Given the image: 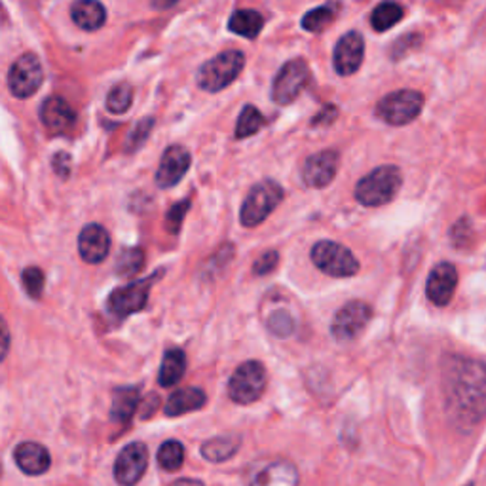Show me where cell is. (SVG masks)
I'll list each match as a JSON object with an SVG mask.
<instances>
[{"label":"cell","mask_w":486,"mask_h":486,"mask_svg":"<svg viewBox=\"0 0 486 486\" xmlns=\"http://www.w3.org/2000/svg\"><path fill=\"white\" fill-rule=\"evenodd\" d=\"M160 277L161 270H158L154 275L143 277V280H137L133 284L114 289L107 298L109 314L117 319H126L135 312H141L147 306L152 285L160 280Z\"/></svg>","instance_id":"8992f818"},{"label":"cell","mask_w":486,"mask_h":486,"mask_svg":"<svg viewBox=\"0 0 486 486\" xmlns=\"http://www.w3.org/2000/svg\"><path fill=\"white\" fill-rule=\"evenodd\" d=\"M340 164L336 150H321L312 154L303 168V181L310 189H326L333 182Z\"/></svg>","instance_id":"4fadbf2b"},{"label":"cell","mask_w":486,"mask_h":486,"mask_svg":"<svg viewBox=\"0 0 486 486\" xmlns=\"http://www.w3.org/2000/svg\"><path fill=\"white\" fill-rule=\"evenodd\" d=\"M243 67H245V56L242 52L238 50L221 52L219 56L205 61L200 67L198 86L205 91L217 94V91L224 89L238 78V75L243 71Z\"/></svg>","instance_id":"3957f363"},{"label":"cell","mask_w":486,"mask_h":486,"mask_svg":"<svg viewBox=\"0 0 486 486\" xmlns=\"http://www.w3.org/2000/svg\"><path fill=\"white\" fill-rule=\"evenodd\" d=\"M137 405H139V386H124L114 389L112 408H110L112 422L128 424L133 419Z\"/></svg>","instance_id":"603a6c76"},{"label":"cell","mask_w":486,"mask_h":486,"mask_svg":"<svg viewBox=\"0 0 486 486\" xmlns=\"http://www.w3.org/2000/svg\"><path fill=\"white\" fill-rule=\"evenodd\" d=\"M403 16H405L403 6L396 3H382L373 10V14H370V26H373L377 33H386L388 29L396 27L403 19Z\"/></svg>","instance_id":"4316f807"},{"label":"cell","mask_w":486,"mask_h":486,"mask_svg":"<svg viewBox=\"0 0 486 486\" xmlns=\"http://www.w3.org/2000/svg\"><path fill=\"white\" fill-rule=\"evenodd\" d=\"M21 282H23V287H26V291H27V295L31 298L38 300L42 296L46 277H44V272L38 266H29V268L23 270Z\"/></svg>","instance_id":"836d02e7"},{"label":"cell","mask_w":486,"mask_h":486,"mask_svg":"<svg viewBox=\"0 0 486 486\" xmlns=\"http://www.w3.org/2000/svg\"><path fill=\"white\" fill-rule=\"evenodd\" d=\"M373 310L363 300H352V303L344 305L333 319L331 333L338 342H352L359 336V333L368 326Z\"/></svg>","instance_id":"8fae6325"},{"label":"cell","mask_w":486,"mask_h":486,"mask_svg":"<svg viewBox=\"0 0 486 486\" xmlns=\"http://www.w3.org/2000/svg\"><path fill=\"white\" fill-rule=\"evenodd\" d=\"M242 445V437L234 433H226L210 439L202 445V456L207 461H213V464H221V461H226L233 458Z\"/></svg>","instance_id":"7402d4cb"},{"label":"cell","mask_w":486,"mask_h":486,"mask_svg":"<svg viewBox=\"0 0 486 486\" xmlns=\"http://www.w3.org/2000/svg\"><path fill=\"white\" fill-rule=\"evenodd\" d=\"M145 268V253L141 247H126L119 253L117 272L124 277L135 275Z\"/></svg>","instance_id":"f1b7e54d"},{"label":"cell","mask_w":486,"mask_h":486,"mask_svg":"<svg viewBox=\"0 0 486 486\" xmlns=\"http://www.w3.org/2000/svg\"><path fill=\"white\" fill-rule=\"evenodd\" d=\"M282 202H284V189L275 181L266 179L263 182H257L249 191L242 205L240 222L245 228L259 226L270 217V213H274L275 207Z\"/></svg>","instance_id":"277c9868"},{"label":"cell","mask_w":486,"mask_h":486,"mask_svg":"<svg viewBox=\"0 0 486 486\" xmlns=\"http://www.w3.org/2000/svg\"><path fill=\"white\" fill-rule=\"evenodd\" d=\"M403 175L398 166H380L365 175L356 187V198L365 207H380L398 196Z\"/></svg>","instance_id":"7a4b0ae2"},{"label":"cell","mask_w":486,"mask_h":486,"mask_svg":"<svg viewBox=\"0 0 486 486\" xmlns=\"http://www.w3.org/2000/svg\"><path fill=\"white\" fill-rule=\"evenodd\" d=\"M44 82V71L40 59L27 52L19 56L8 71V88L17 99H27L36 94V89Z\"/></svg>","instance_id":"30bf717a"},{"label":"cell","mask_w":486,"mask_h":486,"mask_svg":"<svg viewBox=\"0 0 486 486\" xmlns=\"http://www.w3.org/2000/svg\"><path fill=\"white\" fill-rule=\"evenodd\" d=\"M312 261L323 274L333 277H352L359 272V263L354 253L331 240L317 242L312 247Z\"/></svg>","instance_id":"ba28073f"},{"label":"cell","mask_w":486,"mask_h":486,"mask_svg":"<svg viewBox=\"0 0 486 486\" xmlns=\"http://www.w3.org/2000/svg\"><path fill=\"white\" fill-rule=\"evenodd\" d=\"M336 114H338L336 107H335V105H327L326 109H323V112H321V114H317V117L314 119L312 126H323V124H331V120H335V119H336Z\"/></svg>","instance_id":"ab89813d"},{"label":"cell","mask_w":486,"mask_h":486,"mask_svg":"<svg viewBox=\"0 0 486 486\" xmlns=\"http://www.w3.org/2000/svg\"><path fill=\"white\" fill-rule=\"evenodd\" d=\"M40 122L54 135H65L77 124V112L63 98L52 96L40 107Z\"/></svg>","instance_id":"e0dca14e"},{"label":"cell","mask_w":486,"mask_h":486,"mask_svg":"<svg viewBox=\"0 0 486 486\" xmlns=\"http://www.w3.org/2000/svg\"><path fill=\"white\" fill-rule=\"evenodd\" d=\"M441 386L450 422L460 431L475 429L486 416V365L466 356H449Z\"/></svg>","instance_id":"6da1fadb"},{"label":"cell","mask_w":486,"mask_h":486,"mask_svg":"<svg viewBox=\"0 0 486 486\" xmlns=\"http://www.w3.org/2000/svg\"><path fill=\"white\" fill-rule=\"evenodd\" d=\"M458 287V272L454 264L450 263H439L428 277L426 284V295L429 298V303L443 308L450 305V300L456 293Z\"/></svg>","instance_id":"9a60e30c"},{"label":"cell","mask_w":486,"mask_h":486,"mask_svg":"<svg viewBox=\"0 0 486 486\" xmlns=\"http://www.w3.org/2000/svg\"><path fill=\"white\" fill-rule=\"evenodd\" d=\"M149 466V449L145 443H129L114 461V479L120 486H135Z\"/></svg>","instance_id":"7c38bea8"},{"label":"cell","mask_w":486,"mask_h":486,"mask_svg":"<svg viewBox=\"0 0 486 486\" xmlns=\"http://www.w3.org/2000/svg\"><path fill=\"white\" fill-rule=\"evenodd\" d=\"M277 261H280V254H277V251H266V253H263L261 257L257 261H254V264H253V274L268 275L272 270H275Z\"/></svg>","instance_id":"8d00e7d4"},{"label":"cell","mask_w":486,"mask_h":486,"mask_svg":"<svg viewBox=\"0 0 486 486\" xmlns=\"http://www.w3.org/2000/svg\"><path fill=\"white\" fill-rule=\"evenodd\" d=\"M173 486H205V484L200 482V481H196V479H181Z\"/></svg>","instance_id":"b9f144b4"},{"label":"cell","mask_w":486,"mask_h":486,"mask_svg":"<svg viewBox=\"0 0 486 486\" xmlns=\"http://www.w3.org/2000/svg\"><path fill=\"white\" fill-rule=\"evenodd\" d=\"M71 164L73 160L71 156H68L67 152H57L52 160V166H54V171L61 177V179H67L68 175H71Z\"/></svg>","instance_id":"f35d334b"},{"label":"cell","mask_w":486,"mask_h":486,"mask_svg":"<svg viewBox=\"0 0 486 486\" xmlns=\"http://www.w3.org/2000/svg\"><path fill=\"white\" fill-rule=\"evenodd\" d=\"M264 27V17L261 12L257 10H251V8H243V10H236L228 21V29L233 31L234 35H240L243 38L254 40Z\"/></svg>","instance_id":"d4e9b609"},{"label":"cell","mask_w":486,"mask_h":486,"mask_svg":"<svg viewBox=\"0 0 486 486\" xmlns=\"http://www.w3.org/2000/svg\"><path fill=\"white\" fill-rule=\"evenodd\" d=\"M365 57V40L361 33L350 31L340 36L335 46V68L340 77H352L359 71Z\"/></svg>","instance_id":"5bb4252c"},{"label":"cell","mask_w":486,"mask_h":486,"mask_svg":"<svg viewBox=\"0 0 486 486\" xmlns=\"http://www.w3.org/2000/svg\"><path fill=\"white\" fill-rule=\"evenodd\" d=\"M266 388V368L261 361H245L228 382V396L238 405L257 401Z\"/></svg>","instance_id":"52a82bcc"},{"label":"cell","mask_w":486,"mask_h":486,"mask_svg":"<svg viewBox=\"0 0 486 486\" xmlns=\"http://www.w3.org/2000/svg\"><path fill=\"white\" fill-rule=\"evenodd\" d=\"M133 101V88L128 82L117 84L107 96V110L112 114H124L129 110Z\"/></svg>","instance_id":"1f68e13d"},{"label":"cell","mask_w":486,"mask_h":486,"mask_svg":"<svg viewBox=\"0 0 486 486\" xmlns=\"http://www.w3.org/2000/svg\"><path fill=\"white\" fill-rule=\"evenodd\" d=\"M205 401H207V398H205L203 389L182 388V389H177L171 393L164 412L170 416V419H175V416L189 414V412L202 408L205 405Z\"/></svg>","instance_id":"44dd1931"},{"label":"cell","mask_w":486,"mask_h":486,"mask_svg":"<svg viewBox=\"0 0 486 486\" xmlns=\"http://www.w3.org/2000/svg\"><path fill=\"white\" fill-rule=\"evenodd\" d=\"M189 210H191V200L177 202L170 207V212L166 213V230L170 234H179L181 224H182L184 217H187Z\"/></svg>","instance_id":"d590c367"},{"label":"cell","mask_w":486,"mask_h":486,"mask_svg":"<svg viewBox=\"0 0 486 486\" xmlns=\"http://www.w3.org/2000/svg\"><path fill=\"white\" fill-rule=\"evenodd\" d=\"M6 352H8V329L5 326V356H6Z\"/></svg>","instance_id":"7bdbcfd3"},{"label":"cell","mask_w":486,"mask_h":486,"mask_svg":"<svg viewBox=\"0 0 486 486\" xmlns=\"http://www.w3.org/2000/svg\"><path fill=\"white\" fill-rule=\"evenodd\" d=\"M152 128H154V119H143L141 122H137V126L128 135L126 150L128 152H135V150L141 149L145 145L147 139H149V133H150Z\"/></svg>","instance_id":"e575fe53"},{"label":"cell","mask_w":486,"mask_h":486,"mask_svg":"<svg viewBox=\"0 0 486 486\" xmlns=\"http://www.w3.org/2000/svg\"><path fill=\"white\" fill-rule=\"evenodd\" d=\"M266 124L263 112L254 105H245L240 112V119L236 124V139H247L251 135L263 129Z\"/></svg>","instance_id":"83f0119b"},{"label":"cell","mask_w":486,"mask_h":486,"mask_svg":"<svg viewBox=\"0 0 486 486\" xmlns=\"http://www.w3.org/2000/svg\"><path fill=\"white\" fill-rule=\"evenodd\" d=\"M14 460L23 473L33 475V477L46 473L52 464L48 449L33 441L17 445L14 450Z\"/></svg>","instance_id":"d6986e66"},{"label":"cell","mask_w":486,"mask_h":486,"mask_svg":"<svg viewBox=\"0 0 486 486\" xmlns=\"http://www.w3.org/2000/svg\"><path fill=\"white\" fill-rule=\"evenodd\" d=\"M424 96L416 89H398L382 98L377 105V117L389 126H407L420 117Z\"/></svg>","instance_id":"5b68a950"},{"label":"cell","mask_w":486,"mask_h":486,"mask_svg":"<svg viewBox=\"0 0 486 486\" xmlns=\"http://www.w3.org/2000/svg\"><path fill=\"white\" fill-rule=\"evenodd\" d=\"M266 327L272 335L277 338H287L295 331V321L285 310H275L268 319H266Z\"/></svg>","instance_id":"d6a6232c"},{"label":"cell","mask_w":486,"mask_h":486,"mask_svg":"<svg viewBox=\"0 0 486 486\" xmlns=\"http://www.w3.org/2000/svg\"><path fill=\"white\" fill-rule=\"evenodd\" d=\"M310 67L303 57L287 61L272 82V99L277 105H291L310 82Z\"/></svg>","instance_id":"9c48e42d"},{"label":"cell","mask_w":486,"mask_h":486,"mask_svg":"<svg viewBox=\"0 0 486 486\" xmlns=\"http://www.w3.org/2000/svg\"><path fill=\"white\" fill-rule=\"evenodd\" d=\"M158 396H156V393H150V396L147 398V403H145V408H143V412H141V419L143 420H147V419H150V414H154L156 412V407H158Z\"/></svg>","instance_id":"60d3db41"},{"label":"cell","mask_w":486,"mask_h":486,"mask_svg":"<svg viewBox=\"0 0 486 486\" xmlns=\"http://www.w3.org/2000/svg\"><path fill=\"white\" fill-rule=\"evenodd\" d=\"M470 236H471V222L468 217H461L450 228V238H452L454 245H464L466 242H470Z\"/></svg>","instance_id":"74e56055"},{"label":"cell","mask_w":486,"mask_h":486,"mask_svg":"<svg viewBox=\"0 0 486 486\" xmlns=\"http://www.w3.org/2000/svg\"><path fill=\"white\" fill-rule=\"evenodd\" d=\"M158 464L161 470L166 471H179L182 461H184V447L171 439V441H166L158 449Z\"/></svg>","instance_id":"4dcf8cb0"},{"label":"cell","mask_w":486,"mask_h":486,"mask_svg":"<svg viewBox=\"0 0 486 486\" xmlns=\"http://www.w3.org/2000/svg\"><path fill=\"white\" fill-rule=\"evenodd\" d=\"M249 486H298V470L287 460H275L254 473Z\"/></svg>","instance_id":"ffe728a7"},{"label":"cell","mask_w":486,"mask_h":486,"mask_svg":"<svg viewBox=\"0 0 486 486\" xmlns=\"http://www.w3.org/2000/svg\"><path fill=\"white\" fill-rule=\"evenodd\" d=\"M71 16L82 31H98L107 21L105 6L101 3H94V0H82V3L73 5Z\"/></svg>","instance_id":"cb8c5ba5"},{"label":"cell","mask_w":486,"mask_h":486,"mask_svg":"<svg viewBox=\"0 0 486 486\" xmlns=\"http://www.w3.org/2000/svg\"><path fill=\"white\" fill-rule=\"evenodd\" d=\"M336 8L335 5H326V6H319L310 10L305 17H303V27L308 33H321L323 29H327L333 19L336 17Z\"/></svg>","instance_id":"f546056e"},{"label":"cell","mask_w":486,"mask_h":486,"mask_svg":"<svg viewBox=\"0 0 486 486\" xmlns=\"http://www.w3.org/2000/svg\"><path fill=\"white\" fill-rule=\"evenodd\" d=\"M78 251L84 263L99 264L110 251V236L101 224H86L78 236Z\"/></svg>","instance_id":"ac0fdd59"},{"label":"cell","mask_w":486,"mask_h":486,"mask_svg":"<svg viewBox=\"0 0 486 486\" xmlns=\"http://www.w3.org/2000/svg\"><path fill=\"white\" fill-rule=\"evenodd\" d=\"M184 370H187V356H184V352L179 348L168 350L160 367V375H158L160 386L161 388L175 386L182 378Z\"/></svg>","instance_id":"484cf974"},{"label":"cell","mask_w":486,"mask_h":486,"mask_svg":"<svg viewBox=\"0 0 486 486\" xmlns=\"http://www.w3.org/2000/svg\"><path fill=\"white\" fill-rule=\"evenodd\" d=\"M191 152L181 147V145H171L166 149L164 156H161L160 168L156 171V184L160 189H171L179 181L187 175L191 168Z\"/></svg>","instance_id":"2e32d148"}]
</instances>
